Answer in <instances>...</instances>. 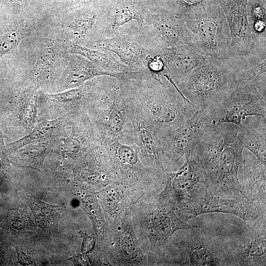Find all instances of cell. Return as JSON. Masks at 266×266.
I'll return each instance as SVG.
<instances>
[{
	"label": "cell",
	"mask_w": 266,
	"mask_h": 266,
	"mask_svg": "<svg viewBox=\"0 0 266 266\" xmlns=\"http://www.w3.org/2000/svg\"><path fill=\"white\" fill-rule=\"evenodd\" d=\"M243 148L241 129L234 124H211L200 135L192 154L213 195L227 198L241 196L238 174Z\"/></svg>",
	"instance_id": "6da1fadb"
},
{
	"label": "cell",
	"mask_w": 266,
	"mask_h": 266,
	"mask_svg": "<svg viewBox=\"0 0 266 266\" xmlns=\"http://www.w3.org/2000/svg\"><path fill=\"white\" fill-rule=\"evenodd\" d=\"M242 66L231 58H213L171 81L183 97L198 109L213 110L235 86Z\"/></svg>",
	"instance_id": "7a4b0ae2"
},
{
	"label": "cell",
	"mask_w": 266,
	"mask_h": 266,
	"mask_svg": "<svg viewBox=\"0 0 266 266\" xmlns=\"http://www.w3.org/2000/svg\"><path fill=\"white\" fill-rule=\"evenodd\" d=\"M126 79L158 136L175 129L198 110L164 76Z\"/></svg>",
	"instance_id": "3957f363"
},
{
	"label": "cell",
	"mask_w": 266,
	"mask_h": 266,
	"mask_svg": "<svg viewBox=\"0 0 266 266\" xmlns=\"http://www.w3.org/2000/svg\"><path fill=\"white\" fill-rule=\"evenodd\" d=\"M92 112L93 123L99 141L108 145L115 140L134 144L128 120L120 80L102 76L94 83L92 91L84 102Z\"/></svg>",
	"instance_id": "277c9868"
},
{
	"label": "cell",
	"mask_w": 266,
	"mask_h": 266,
	"mask_svg": "<svg viewBox=\"0 0 266 266\" xmlns=\"http://www.w3.org/2000/svg\"><path fill=\"white\" fill-rule=\"evenodd\" d=\"M173 208L185 220L204 213H227L245 222H253L260 220L266 214V205L249 201L241 196L233 198L216 196L206 185L200 186L188 197L175 203Z\"/></svg>",
	"instance_id": "5b68a950"
},
{
	"label": "cell",
	"mask_w": 266,
	"mask_h": 266,
	"mask_svg": "<svg viewBox=\"0 0 266 266\" xmlns=\"http://www.w3.org/2000/svg\"><path fill=\"white\" fill-rule=\"evenodd\" d=\"M227 19L231 41L229 57L239 61L246 68L266 60V42L252 31L247 13V0H221Z\"/></svg>",
	"instance_id": "8992f818"
},
{
	"label": "cell",
	"mask_w": 266,
	"mask_h": 266,
	"mask_svg": "<svg viewBox=\"0 0 266 266\" xmlns=\"http://www.w3.org/2000/svg\"><path fill=\"white\" fill-rule=\"evenodd\" d=\"M198 53L213 58L229 57L231 37L220 4L197 15L183 18Z\"/></svg>",
	"instance_id": "52a82bcc"
},
{
	"label": "cell",
	"mask_w": 266,
	"mask_h": 266,
	"mask_svg": "<svg viewBox=\"0 0 266 266\" xmlns=\"http://www.w3.org/2000/svg\"><path fill=\"white\" fill-rule=\"evenodd\" d=\"M134 144L145 163L166 181L158 133L126 79H120Z\"/></svg>",
	"instance_id": "ba28073f"
},
{
	"label": "cell",
	"mask_w": 266,
	"mask_h": 266,
	"mask_svg": "<svg viewBox=\"0 0 266 266\" xmlns=\"http://www.w3.org/2000/svg\"><path fill=\"white\" fill-rule=\"evenodd\" d=\"M138 30L151 50L182 45L194 48L183 18L157 3L147 7L144 24Z\"/></svg>",
	"instance_id": "9c48e42d"
},
{
	"label": "cell",
	"mask_w": 266,
	"mask_h": 266,
	"mask_svg": "<svg viewBox=\"0 0 266 266\" xmlns=\"http://www.w3.org/2000/svg\"><path fill=\"white\" fill-rule=\"evenodd\" d=\"M213 124L230 123L241 127L246 117L258 116L266 119V98L253 80L237 79L235 87L218 107L211 111Z\"/></svg>",
	"instance_id": "30bf717a"
},
{
	"label": "cell",
	"mask_w": 266,
	"mask_h": 266,
	"mask_svg": "<svg viewBox=\"0 0 266 266\" xmlns=\"http://www.w3.org/2000/svg\"><path fill=\"white\" fill-rule=\"evenodd\" d=\"M118 181L125 188H141L153 182L165 183L158 173L144 161L135 144L115 140L107 145Z\"/></svg>",
	"instance_id": "8fae6325"
},
{
	"label": "cell",
	"mask_w": 266,
	"mask_h": 266,
	"mask_svg": "<svg viewBox=\"0 0 266 266\" xmlns=\"http://www.w3.org/2000/svg\"><path fill=\"white\" fill-rule=\"evenodd\" d=\"M211 124V110L198 109L178 127L159 136L163 162L177 163L193 150L200 135Z\"/></svg>",
	"instance_id": "7c38bea8"
},
{
	"label": "cell",
	"mask_w": 266,
	"mask_h": 266,
	"mask_svg": "<svg viewBox=\"0 0 266 266\" xmlns=\"http://www.w3.org/2000/svg\"><path fill=\"white\" fill-rule=\"evenodd\" d=\"M141 224L154 247L164 245L175 232L193 227L176 215L170 198L163 192L143 215Z\"/></svg>",
	"instance_id": "4fadbf2b"
},
{
	"label": "cell",
	"mask_w": 266,
	"mask_h": 266,
	"mask_svg": "<svg viewBox=\"0 0 266 266\" xmlns=\"http://www.w3.org/2000/svg\"><path fill=\"white\" fill-rule=\"evenodd\" d=\"M90 48L107 51L115 54L123 64L134 71L145 67L148 48L144 42L138 27L129 30H119L114 36L95 39L88 43Z\"/></svg>",
	"instance_id": "5bb4252c"
},
{
	"label": "cell",
	"mask_w": 266,
	"mask_h": 266,
	"mask_svg": "<svg viewBox=\"0 0 266 266\" xmlns=\"http://www.w3.org/2000/svg\"><path fill=\"white\" fill-rule=\"evenodd\" d=\"M185 156V162L176 172H166V187L163 192L173 204L188 197L200 186L207 185L204 172L192 155V151Z\"/></svg>",
	"instance_id": "9a60e30c"
},
{
	"label": "cell",
	"mask_w": 266,
	"mask_h": 266,
	"mask_svg": "<svg viewBox=\"0 0 266 266\" xmlns=\"http://www.w3.org/2000/svg\"><path fill=\"white\" fill-rule=\"evenodd\" d=\"M147 7L136 0H119L114 2L103 14L99 16V37H112L119 31L120 27L130 21L135 20L139 29L145 23Z\"/></svg>",
	"instance_id": "2e32d148"
},
{
	"label": "cell",
	"mask_w": 266,
	"mask_h": 266,
	"mask_svg": "<svg viewBox=\"0 0 266 266\" xmlns=\"http://www.w3.org/2000/svg\"><path fill=\"white\" fill-rule=\"evenodd\" d=\"M164 63L166 78L174 80L207 62L211 57L201 55L193 47L182 45L156 51Z\"/></svg>",
	"instance_id": "e0dca14e"
},
{
	"label": "cell",
	"mask_w": 266,
	"mask_h": 266,
	"mask_svg": "<svg viewBox=\"0 0 266 266\" xmlns=\"http://www.w3.org/2000/svg\"><path fill=\"white\" fill-rule=\"evenodd\" d=\"M188 231L186 249L189 265L218 266L221 265L223 261H226L221 248L212 238L194 226Z\"/></svg>",
	"instance_id": "ac0fdd59"
},
{
	"label": "cell",
	"mask_w": 266,
	"mask_h": 266,
	"mask_svg": "<svg viewBox=\"0 0 266 266\" xmlns=\"http://www.w3.org/2000/svg\"><path fill=\"white\" fill-rule=\"evenodd\" d=\"M258 226L236 246L233 254L226 258L227 264L237 266L265 265L266 256V225Z\"/></svg>",
	"instance_id": "d6986e66"
},
{
	"label": "cell",
	"mask_w": 266,
	"mask_h": 266,
	"mask_svg": "<svg viewBox=\"0 0 266 266\" xmlns=\"http://www.w3.org/2000/svg\"><path fill=\"white\" fill-rule=\"evenodd\" d=\"M238 174L240 195L245 199L266 205V164L243 158Z\"/></svg>",
	"instance_id": "ffe728a7"
},
{
	"label": "cell",
	"mask_w": 266,
	"mask_h": 266,
	"mask_svg": "<svg viewBox=\"0 0 266 266\" xmlns=\"http://www.w3.org/2000/svg\"><path fill=\"white\" fill-rule=\"evenodd\" d=\"M69 52L79 55L89 60L106 72L109 76L118 79H134L138 73L126 65L116 60L112 53L88 48L78 43L68 44Z\"/></svg>",
	"instance_id": "44dd1931"
},
{
	"label": "cell",
	"mask_w": 266,
	"mask_h": 266,
	"mask_svg": "<svg viewBox=\"0 0 266 266\" xmlns=\"http://www.w3.org/2000/svg\"><path fill=\"white\" fill-rule=\"evenodd\" d=\"M240 128L243 148L266 164V119L258 116H248L242 120Z\"/></svg>",
	"instance_id": "7402d4cb"
},
{
	"label": "cell",
	"mask_w": 266,
	"mask_h": 266,
	"mask_svg": "<svg viewBox=\"0 0 266 266\" xmlns=\"http://www.w3.org/2000/svg\"><path fill=\"white\" fill-rule=\"evenodd\" d=\"M102 76L108 75L87 59L73 56L69 63L65 86L67 88H75L82 85L88 80Z\"/></svg>",
	"instance_id": "603a6c76"
},
{
	"label": "cell",
	"mask_w": 266,
	"mask_h": 266,
	"mask_svg": "<svg viewBox=\"0 0 266 266\" xmlns=\"http://www.w3.org/2000/svg\"><path fill=\"white\" fill-rule=\"evenodd\" d=\"M123 219L122 221V231L118 234L116 247L117 250V257L126 264H133L143 257L133 230L131 226V221L127 225V220L130 218Z\"/></svg>",
	"instance_id": "cb8c5ba5"
},
{
	"label": "cell",
	"mask_w": 266,
	"mask_h": 266,
	"mask_svg": "<svg viewBox=\"0 0 266 266\" xmlns=\"http://www.w3.org/2000/svg\"><path fill=\"white\" fill-rule=\"evenodd\" d=\"M221 0H158L161 6L183 18L203 13L220 4Z\"/></svg>",
	"instance_id": "d4e9b609"
},
{
	"label": "cell",
	"mask_w": 266,
	"mask_h": 266,
	"mask_svg": "<svg viewBox=\"0 0 266 266\" xmlns=\"http://www.w3.org/2000/svg\"><path fill=\"white\" fill-rule=\"evenodd\" d=\"M61 126L62 121L59 119L41 122L30 133L8 145L7 149L14 150L29 144L45 140L56 133Z\"/></svg>",
	"instance_id": "484cf974"
},
{
	"label": "cell",
	"mask_w": 266,
	"mask_h": 266,
	"mask_svg": "<svg viewBox=\"0 0 266 266\" xmlns=\"http://www.w3.org/2000/svg\"><path fill=\"white\" fill-rule=\"evenodd\" d=\"M266 0H247V13L250 27L262 41L266 42Z\"/></svg>",
	"instance_id": "4316f807"
},
{
	"label": "cell",
	"mask_w": 266,
	"mask_h": 266,
	"mask_svg": "<svg viewBox=\"0 0 266 266\" xmlns=\"http://www.w3.org/2000/svg\"><path fill=\"white\" fill-rule=\"evenodd\" d=\"M32 207L33 213L43 228L53 229L56 228L62 212V206L50 205L45 204L36 199Z\"/></svg>",
	"instance_id": "83f0119b"
},
{
	"label": "cell",
	"mask_w": 266,
	"mask_h": 266,
	"mask_svg": "<svg viewBox=\"0 0 266 266\" xmlns=\"http://www.w3.org/2000/svg\"><path fill=\"white\" fill-rule=\"evenodd\" d=\"M123 186L118 181L104 189L103 205L104 211L114 216H120L125 206L124 193L121 189Z\"/></svg>",
	"instance_id": "f1b7e54d"
},
{
	"label": "cell",
	"mask_w": 266,
	"mask_h": 266,
	"mask_svg": "<svg viewBox=\"0 0 266 266\" xmlns=\"http://www.w3.org/2000/svg\"><path fill=\"white\" fill-rule=\"evenodd\" d=\"M94 83L84 84L66 92L51 95H48L47 99L54 103L67 102L77 104L87 99L92 92Z\"/></svg>",
	"instance_id": "f546056e"
},
{
	"label": "cell",
	"mask_w": 266,
	"mask_h": 266,
	"mask_svg": "<svg viewBox=\"0 0 266 266\" xmlns=\"http://www.w3.org/2000/svg\"><path fill=\"white\" fill-rule=\"evenodd\" d=\"M25 28H10L0 35V58L14 49L26 34Z\"/></svg>",
	"instance_id": "4dcf8cb0"
},
{
	"label": "cell",
	"mask_w": 266,
	"mask_h": 266,
	"mask_svg": "<svg viewBox=\"0 0 266 266\" xmlns=\"http://www.w3.org/2000/svg\"><path fill=\"white\" fill-rule=\"evenodd\" d=\"M100 15L95 12H88L77 16L71 24V29L79 38L86 36L93 29Z\"/></svg>",
	"instance_id": "1f68e13d"
},
{
	"label": "cell",
	"mask_w": 266,
	"mask_h": 266,
	"mask_svg": "<svg viewBox=\"0 0 266 266\" xmlns=\"http://www.w3.org/2000/svg\"><path fill=\"white\" fill-rule=\"evenodd\" d=\"M81 200L84 208L88 210L90 216L94 218L99 215L100 210L95 198L92 196H86Z\"/></svg>",
	"instance_id": "d6a6232c"
},
{
	"label": "cell",
	"mask_w": 266,
	"mask_h": 266,
	"mask_svg": "<svg viewBox=\"0 0 266 266\" xmlns=\"http://www.w3.org/2000/svg\"><path fill=\"white\" fill-rule=\"evenodd\" d=\"M4 150V145L2 140V138L0 135V159L2 158L3 156V152Z\"/></svg>",
	"instance_id": "836d02e7"
},
{
	"label": "cell",
	"mask_w": 266,
	"mask_h": 266,
	"mask_svg": "<svg viewBox=\"0 0 266 266\" xmlns=\"http://www.w3.org/2000/svg\"><path fill=\"white\" fill-rule=\"evenodd\" d=\"M18 0L22 2L24 0Z\"/></svg>",
	"instance_id": "e575fe53"
}]
</instances>
